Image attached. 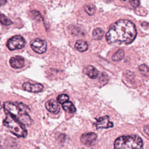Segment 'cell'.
I'll list each match as a JSON object with an SVG mask.
<instances>
[{
	"mask_svg": "<svg viewBox=\"0 0 149 149\" xmlns=\"http://www.w3.org/2000/svg\"><path fill=\"white\" fill-rule=\"evenodd\" d=\"M137 36L134 24L129 20L121 19L113 23L106 34V40L110 44H126L132 42Z\"/></svg>",
	"mask_w": 149,
	"mask_h": 149,
	"instance_id": "6da1fadb",
	"label": "cell"
},
{
	"mask_svg": "<svg viewBox=\"0 0 149 149\" xmlns=\"http://www.w3.org/2000/svg\"><path fill=\"white\" fill-rule=\"evenodd\" d=\"M5 112L9 113L24 125H30L32 120L29 115L30 108L22 102H5L3 104Z\"/></svg>",
	"mask_w": 149,
	"mask_h": 149,
	"instance_id": "7a4b0ae2",
	"label": "cell"
},
{
	"mask_svg": "<svg viewBox=\"0 0 149 149\" xmlns=\"http://www.w3.org/2000/svg\"><path fill=\"white\" fill-rule=\"evenodd\" d=\"M113 146L114 149H143V143L137 135H124L115 140Z\"/></svg>",
	"mask_w": 149,
	"mask_h": 149,
	"instance_id": "3957f363",
	"label": "cell"
},
{
	"mask_svg": "<svg viewBox=\"0 0 149 149\" xmlns=\"http://www.w3.org/2000/svg\"><path fill=\"white\" fill-rule=\"evenodd\" d=\"M3 125L7 127L9 131L17 137H26L27 131L24 127V125L15 119L9 113H6V116L3 122Z\"/></svg>",
	"mask_w": 149,
	"mask_h": 149,
	"instance_id": "277c9868",
	"label": "cell"
},
{
	"mask_svg": "<svg viewBox=\"0 0 149 149\" xmlns=\"http://www.w3.org/2000/svg\"><path fill=\"white\" fill-rule=\"evenodd\" d=\"M26 44V41L21 36H15L8 40L6 45L10 51L23 48Z\"/></svg>",
	"mask_w": 149,
	"mask_h": 149,
	"instance_id": "5b68a950",
	"label": "cell"
},
{
	"mask_svg": "<svg viewBox=\"0 0 149 149\" xmlns=\"http://www.w3.org/2000/svg\"><path fill=\"white\" fill-rule=\"evenodd\" d=\"M31 49L36 53L41 54L44 53L47 50V43L42 39L36 38L30 43Z\"/></svg>",
	"mask_w": 149,
	"mask_h": 149,
	"instance_id": "8992f818",
	"label": "cell"
},
{
	"mask_svg": "<svg viewBox=\"0 0 149 149\" xmlns=\"http://www.w3.org/2000/svg\"><path fill=\"white\" fill-rule=\"evenodd\" d=\"M22 86L24 90L35 93L41 92L44 88L43 86L40 83L31 84L30 82H24Z\"/></svg>",
	"mask_w": 149,
	"mask_h": 149,
	"instance_id": "52a82bcc",
	"label": "cell"
},
{
	"mask_svg": "<svg viewBox=\"0 0 149 149\" xmlns=\"http://www.w3.org/2000/svg\"><path fill=\"white\" fill-rule=\"evenodd\" d=\"M95 126L97 129H107L113 126L112 122L109 120L108 116H104L98 118L95 123Z\"/></svg>",
	"mask_w": 149,
	"mask_h": 149,
	"instance_id": "ba28073f",
	"label": "cell"
},
{
	"mask_svg": "<svg viewBox=\"0 0 149 149\" xmlns=\"http://www.w3.org/2000/svg\"><path fill=\"white\" fill-rule=\"evenodd\" d=\"M97 137V136L95 133H85L81 135L80 137V141L84 144L91 145L95 141Z\"/></svg>",
	"mask_w": 149,
	"mask_h": 149,
	"instance_id": "9c48e42d",
	"label": "cell"
},
{
	"mask_svg": "<svg viewBox=\"0 0 149 149\" xmlns=\"http://www.w3.org/2000/svg\"><path fill=\"white\" fill-rule=\"evenodd\" d=\"M9 63L11 67L14 69H20L24 65V60L20 56H12L9 60Z\"/></svg>",
	"mask_w": 149,
	"mask_h": 149,
	"instance_id": "30bf717a",
	"label": "cell"
},
{
	"mask_svg": "<svg viewBox=\"0 0 149 149\" xmlns=\"http://www.w3.org/2000/svg\"><path fill=\"white\" fill-rule=\"evenodd\" d=\"M46 109L51 113L57 114L60 111V107L58 102L54 99L48 100L45 104Z\"/></svg>",
	"mask_w": 149,
	"mask_h": 149,
	"instance_id": "8fae6325",
	"label": "cell"
},
{
	"mask_svg": "<svg viewBox=\"0 0 149 149\" xmlns=\"http://www.w3.org/2000/svg\"><path fill=\"white\" fill-rule=\"evenodd\" d=\"M85 74L91 79H96L98 76V70L94 66L89 65L84 69Z\"/></svg>",
	"mask_w": 149,
	"mask_h": 149,
	"instance_id": "7c38bea8",
	"label": "cell"
},
{
	"mask_svg": "<svg viewBox=\"0 0 149 149\" xmlns=\"http://www.w3.org/2000/svg\"><path fill=\"white\" fill-rule=\"evenodd\" d=\"M75 48L79 52H84L87 50L88 45L87 42L84 40H77L74 45Z\"/></svg>",
	"mask_w": 149,
	"mask_h": 149,
	"instance_id": "4fadbf2b",
	"label": "cell"
},
{
	"mask_svg": "<svg viewBox=\"0 0 149 149\" xmlns=\"http://www.w3.org/2000/svg\"><path fill=\"white\" fill-rule=\"evenodd\" d=\"M62 108L64 109V111L71 113H74L76 111V109L73 104L69 101L62 104Z\"/></svg>",
	"mask_w": 149,
	"mask_h": 149,
	"instance_id": "5bb4252c",
	"label": "cell"
},
{
	"mask_svg": "<svg viewBox=\"0 0 149 149\" xmlns=\"http://www.w3.org/2000/svg\"><path fill=\"white\" fill-rule=\"evenodd\" d=\"M104 34V31L101 28H96L93 31V38L95 40H99L102 38Z\"/></svg>",
	"mask_w": 149,
	"mask_h": 149,
	"instance_id": "9a60e30c",
	"label": "cell"
},
{
	"mask_svg": "<svg viewBox=\"0 0 149 149\" xmlns=\"http://www.w3.org/2000/svg\"><path fill=\"white\" fill-rule=\"evenodd\" d=\"M125 56V52L123 49H120L117 51L112 56V59L114 61H119L122 60Z\"/></svg>",
	"mask_w": 149,
	"mask_h": 149,
	"instance_id": "2e32d148",
	"label": "cell"
},
{
	"mask_svg": "<svg viewBox=\"0 0 149 149\" xmlns=\"http://www.w3.org/2000/svg\"><path fill=\"white\" fill-rule=\"evenodd\" d=\"M139 70L140 71V72L146 77H148L149 76V68L144 65V64H143V65H141L139 68Z\"/></svg>",
	"mask_w": 149,
	"mask_h": 149,
	"instance_id": "e0dca14e",
	"label": "cell"
},
{
	"mask_svg": "<svg viewBox=\"0 0 149 149\" xmlns=\"http://www.w3.org/2000/svg\"><path fill=\"white\" fill-rule=\"evenodd\" d=\"M86 12L89 15H93L94 14L95 12V6L93 4H88L85 6L84 7Z\"/></svg>",
	"mask_w": 149,
	"mask_h": 149,
	"instance_id": "ac0fdd59",
	"label": "cell"
},
{
	"mask_svg": "<svg viewBox=\"0 0 149 149\" xmlns=\"http://www.w3.org/2000/svg\"><path fill=\"white\" fill-rule=\"evenodd\" d=\"M0 20H1V23L2 24L8 26V25H10L12 24V22L6 16H5L4 15H3L2 13H1L0 15Z\"/></svg>",
	"mask_w": 149,
	"mask_h": 149,
	"instance_id": "d6986e66",
	"label": "cell"
},
{
	"mask_svg": "<svg viewBox=\"0 0 149 149\" xmlns=\"http://www.w3.org/2000/svg\"><path fill=\"white\" fill-rule=\"evenodd\" d=\"M57 101L60 104H63L65 103V102L68 101L69 99V96L67 95V94H60L59 95L58 97H57Z\"/></svg>",
	"mask_w": 149,
	"mask_h": 149,
	"instance_id": "ffe728a7",
	"label": "cell"
},
{
	"mask_svg": "<svg viewBox=\"0 0 149 149\" xmlns=\"http://www.w3.org/2000/svg\"><path fill=\"white\" fill-rule=\"evenodd\" d=\"M129 1H130V3H131V5L134 8H137L140 5L139 0H129Z\"/></svg>",
	"mask_w": 149,
	"mask_h": 149,
	"instance_id": "44dd1931",
	"label": "cell"
},
{
	"mask_svg": "<svg viewBox=\"0 0 149 149\" xmlns=\"http://www.w3.org/2000/svg\"><path fill=\"white\" fill-rule=\"evenodd\" d=\"M143 130H144V132H145L148 136H149V125L144 126V128H143Z\"/></svg>",
	"mask_w": 149,
	"mask_h": 149,
	"instance_id": "7402d4cb",
	"label": "cell"
},
{
	"mask_svg": "<svg viewBox=\"0 0 149 149\" xmlns=\"http://www.w3.org/2000/svg\"><path fill=\"white\" fill-rule=\"evenodd\" d=\"M7 1L6 0H0V3H1V5L3 6L6 3Z\"/></svg>",
	"mask_w": 149,
	"mask_h": 149,
	"instance_id": "603a6c76",
	"label": "cell"
},
{
	"mask_svg": "<svg viewBox=\"0 0 149 149\" xmlns=\"http://www.w3.org/2000/svg\"><path fill=\"white\" fill-rule=\"evenodd\" d=\"M122 1H126V0H122Z\"/></svg>",
	"mask_w": 149,
	"mask_h": 149,
	"instance_id": "cb8c5ba5",
	"label": "cell"
}]
</instances>
